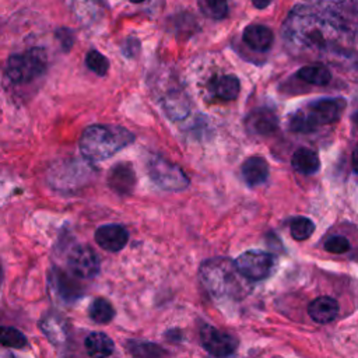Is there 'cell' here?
Masks as SVG:
<instances>
[{
  "mask_svg": "<svg viewBox=\"0 0 358 358\" xmlns=\"http://www.w3.org/2000/svg\"><path fill=\"white\" fill-rule=\"evenodd\" d=\"M351 164H352V169H354V172L358 175V145H357V147L354 148V151H352Z\"/></svg>",
  "mask_w": 358,
  "mask_h": 358,
  "instance_id": "f1b7e54d",
  "label": "cell"
},
{
  "mask_svg": "<svg viewBox=\"0 0 358 358\" xmlns=\"http://www.w3.org/2000/svg\"><path fill=\"white\" fill-rule=\"evenodd\" d=\"M241 172L249 186H259L268 178V164L263 157L253 155L242 164Z\"/></svg>",
  "mask_w": 358,
  "mask_h": 358,
  "instance_id": "8fae6325",
  "label": "cell"
},
{
  "mask_svg": "<svg viewBox=\"0 0 358 358\" xmlns=\"http://www.w3.org/2000/svg\"><path fill=\"white\" fill-rule=\"evenodd\" d=\"M57 41L60 42V46L64 52L70 50L73 43H74V32L70 29V28H66V27H62L59 29H56L55 32Z\"/></svg>",
  "mask_w": 358,
  "mask_h": 358,
  "instance_id": "4316f807",
  "label": "cell"
},
{
  "mask_svg": "<svg viewBox=\"0 0 358 358\" xmlns=\"http://www.w3.org/2000/svg\"><path fill=\"white\" fill-rule=\"evenodd\" d=\"M242 38H243V42L250 49L257 50V52L267 50L271 46L273 39H274L271 29L267 28L266 25H260V24L248 25L243 29Z\"/></svg>",
  "mask_w": 358,
  "mask_h": 358,
  "instance_id": "7c38bea8",
  "label": "cell"
},
{
  "mask_svg": "<svg viewBox=\"0 0 358 358\" xmlns=\"http://www.w3.org/2000/svg\"><path fill=\"white\" fill-rule=\"evenodd\" d=\"M246 126L249 127L250 133L260 134V136L270 134L277 127V116L270 109H264V108L256 109L250 112L246 120Z\"/></svg>",
  "mask_w": 358,
  "mask_h": 358,
  "instance_id": "5bb4252c",
  "label": "cell"
},
{
  "mask_svg": "<svg viewBox=\"0 0 358 358\" xmlns=\"http://www.w3.org/2000/svg\"><path fill=\"white\" fill-rule=\"evenodd\" d=\"M69 267L80 278H92L99 273V260L90 246H76L69 255Z\"/></svg>",
  "mask_w": 358,
  "mask_h": 358,
  "instance_id": "ba28073f",
  "label": "cell"
},
{
  "mask_svg": "<svg viewBox=\"0 0 358 358\" xmlns=\"http://www.w3.org/2000/svg\"><path fill=\"white\" fill-rule=\"evenodd\" d=\"M355 120H357V122H358V113H357V116H355Z\"/></svg>",
  "mask_w": 358,
  "mask_h": 358,
  "instance_id": "d6a6232c",
  "label": "cell"
},
{
  "mask_svg": "<svg viewBox=\"0 0 358 358\" xmlns=\"http://www.w3.org/2000/svg\"><path fill=\"white\" fill-rule=\"evenodd\" d=\"M200 277L207 291L215 299H242L249 292L248 278L241 274L235 262L215 257L200 268Z\"/></svg>",
  "mask_w": 358,
  "mask_h": 358,
  "instance_id": "6da1fadb",
  "label": "cell"
},
{
  "mask_svg": "<svg viewBox=\"0 0 358 358\" xmlns=\"http://www.w3.org/2000/svg\"><path fill=\"white\" fill-rule=\"evenodd\" d=\"M0 344L10 347V348L21 350V348L27 347L28 341L20 330H17L14 327H8V326H0Z\"/></svg>",
  "mask_w": 358,
  "mask_h": 358,
  "instance_id": "7402d4cb",
  "label": "cell"
},
{
  "mask_svg": "<svg viewBox=\"0 0 358 358\" xmlns=\"http://www.w3.org/2000/svg\"><path fill=\"white\" fill-rule=\"evenodd\" d=\"M200 341L204 350L214 357H228L238 347V340L234 336L224 333L211 324H204L201 327Z\"/></svg>",
  "mask_w": 358,
  "mask_h": 358,
  "instance_id": "52a82bcc",
  "label": "cell"
},
{
  "mask_svg": "<svg viewBox=\"0 0 358 358\" xmlns=\"http://www.w3.org/2000/svg\"><path fill=\"white\" fill-rule=\"evenodd\" d=\"M256 8H266L273 0H250Z\"/></svg>",
  "mask_w": 358,
  "mask_h": 358,
  "instance_id": "f546056e",
  "label": "cell"
},
{
  "mask_svg": "<svg viewBox=\"0 0 358 358\" xmlns=\"http://www.w3.org/2000/svg\"><path fill=\"white\" fill-rule=\"evenodd\" d=\"M134 140L133 133L120 126L92 124L87 127L80 138V151L90 161H102Z\"/></svg>",
  "mask_w": 358,
  "mask_h": 358,
  "instance_id": "7a4b0ae2",
  "label": "cell"
},
{
  "mask_svg": "<svg viewBox=\"0 0 358 358\" xmlns=\"http://www.w3.org/2000/svg\"><path fill=\"white\" fill-rule=\"evenodd\" d=\"M211 90L220 99L232 101L239 95L241 84L235 76L227 74L214 78V81L211 83Z\"/></svg>",
  "mask_w": 358,
  "mask_h": 358,
  "instance_id": "e0dca14e",
  "label": "cell"
},
{
  "mask_svg": "<svg viewBox=\"0 0 358 358\" xmlns=\"http://www.w3.org/2000/svg\"><path fill=\"white\" fill-rule=\"evenodd\" d=\"M324 249L330 253H336V255H340V253H344L350 249V242L347 238L341 236V235H336V236H331L329 238L326 242H324Z\"/></svg>",
  "mask_w": 358,
  "mask_h": 358,
  "instance_id": "484cf974",
  "label": "cell"
},
{
  "mask_svg": "<svg viewBox=\"0 0 358 358\" xmlns=\"http://www.w3.org/2000/svg\"><path fill=\"white\" fill-rule=\"evenodd\" d=\"M52 282L56 294L64 301H74L81 295L80 285L59 268L53 270Z\"/></svg>",
  "mask_w": 358,
  "mask_h": 358,
  "instance_id": "2e32d148",
  "label": "cell"
},
{
  "mask_svg": "<svg viewBox=\"0 0 358 358\" xmlns=\"http://www.w3.org/2000/svg\"><path fill=\"white\" fill-rule=\"evenodd\" d=\"M148 173L152 182L164 190H183L189 185V179L185 172L164 158H152L148 165Z\"/></svg>",
  "mask_w": 358,
  "mask_h": 358,
  "instance_id": "5b68a950",
  "label": "cell"
},
{
  "mask_svg": "<svg viewBox=\"0 0 358 358\" xmlns=\"http://www.w3.org/2000/svg\"><path fill=\"white\" fill-rule=\"evenodd\" d=\"M90 317L101 324L109 323L115 316V309L110 302L105 298H95L88 308Z\"/></svg>",
  "mask_w": 358,
  "mask_h": 358,
  "instance_id": "ffe728a7",
  "label": "cell"
},
{
  "mask_svg": "<svg viewBox=\"0 0 358 358\" xmlns=\"http://www.w3.org/2000/svg\"><path fill=\"white\" fill-rule=\"evenodd\" d=\"M289 231H291V235L294 239L305 241L313 234L315 224L312 222V220H309L306 217H296L291 221Z\"/></svg>",
  "mask_w": 358,
  "mask_h": 358,
  "instance_id": "cb8c5ba5",
  "label": "cell"
},
{
  "mask_svg": "<svg viewBox=\"0 0 358 358\" xmlns=\"http://www.w3.org/2000/svg\"><path fill=\"white\" fill-rule=\"evenodd\" d=\"M129 241V232L119 224H106L95 231V242L108 252L122 250Z\"/></svg>",
  "mask_w": 358,
  "mask_h": 358,
  "instance_id": "9c48e42d",
  "label": "cell"
},
{
  "mask_svg": "<svg viewBox=\"0 0 358 358\" xmlns=\"http://www.w3.org/2000/svg\"><path fill=\"white\" fill-rule=\"evenodd\" d=\"M292 168L303 175H312L319 171L320 159L317 154L310 148H298L291 158Z\"/></svg>",
  "mask_w": 358,
  "mask_h": 358,
  "instance_id": "9a60e30c",
  "label": "cell"
},
{
  "mask_svg": "<svg viewBox=\"0 0 358 358\" xmlns=\"http://www.w3.org/2000/svg\"><path fill=\"white\" fill-rule=\"evenodd\" d=\"M308 313L316 323H329L338 313V303L334 298L319 296L308 305Z\"/></svg>",
  "mask_w": 358,
  "mask_h": 358,
  "instance_id": "4fadbf2b",
  "label": "cell"
},
{
  "mask_svg": "<svg viewBox=\"0 0 358 358\" xmlns=\"http://www.w3.org/2000/svg\"><path fill=\"white\" fill-rule=\"evenodd\" d=\"M345 109L343 98H322L298 109L289 120V129L296 133H310L320 126L334 123Z\"/></svg>",
  "mask_w": 358,
  "mask_h": 358,
  "instance_id": "3957f363",
  "label": "cell"
},
{
  "mask_svg": "<svg viewBox=\"0 0 358 358\" xmlns=\"http://www.w3.org/2000/svg\"><path fill=\"white\" fill-rule=\"evenodd\" d=\"M235 264L249 281H260L271 274L274 257L263 250H248L236 257Z\"/></svg>",
  "mask_w": 358,
  "mask_h": 358,
  "instance_id": "8992f818",
  "label": "cell"
},
{
  "mask_svg": "<svg viewBox=\"0 0 358 358\" xmlns=\"http://www.w3.org/2000/svg\"><path fill=\"white\" fill-rule=\"evenodd\" d=\"M138 48H140L138 41H137L136 38H129V39L126 41V43L123 45V53H124L127 57H133V56L137 53Z\"/></svg>",
  "mask_w": 358,
  "mask_h": 358,
  "instance_id": "83f0119b",
  "label": "cell"
},
{
  "mask_svg": "<svg viewBox=\"0 0 358 358\" xmlns=\"http://www.w3.org/2000/svg\"><path fill=\"white\" fill-rule=\"evenodd\" d=\"M127 350L130 351V354L136 357H161L166 354L157 344L147 343V341H134V340L127 343Z\"/></svg>",
  "mask_w": 358,
  "mask_h": 358,
  "instance_id": "603a6c76",
  "label": "cell"
},
{
  "mask_svg": "<svg viewBox=\"0 0 358 358\" xmlns=\"http://www.w3.org/2000/svg\"><path fill=\"white\" fill-rule=\"evenodd\" d=\"M298 77L313 85H326L331 80V73L323 64H309L298 70Z\"/></svg>",
  "mask_w": 358,
  "mask_h": 358,
  "instance_id": "d6986e66",
  "label": "cell"
},
{
  "mask_svg": "<svg viewBox=\"0 0 358 358\" xmlns=\"http://www.w3.org/2000/svg\"><path fill=\"white\" fill-rule=\"evenodd\" d=\"M109 187L119 194H129L134 189L136 175L130 164L120 162L116 164L108 175Z\"/></svg>",
  "mask_w": 358,
  "mask_h": 358,
  "instance_id": "30bf717a",
  "label": "cell"
},
{
  "mask_svg": "<svg viewBox=\"0 0 358 358\" xmlns=\"http://www.w3.org/2000/svg\"><path fill=\"white\" fill-rule=\"evenodd\" d=\"M85 348L91 357H109L115 350V344L105 333L92 331L85 338Z\"/></svg>",
  "mask_w": 358,
  "mask_h": 358,
  "instance_id": "ac0fdd59",
  "label": "cell"
},
{
  "mask_svg": "<svg viewBox=\"0 0 358 358\" xmlns=\"http://www.w3.org/2000/svg\"><path fill=\"white\" fill-rule=\"evenodd\" d=\"M1 281H3V268L0 266V287H1Z\"/></svg>",
  "mask_w": 358,
  "mask_h": 358,
  "instance_id": "4dcf8cb0",
  "label": "cell"
},
{
  "mask_svg": "<svg viewBox=\"0 0 358 358\" xmlns=\"http://www.w3.org/2000/svg\"><path fill=\"white\" fill-rule=\"evenodd\" d=\"M48 66V56L42 48H31L24 53L11 55L7 60L6 76L10 81L21 84L42 76Z\"/></svg>",
  "mask_w": 358,
  "mask_h": 358,
  "instance_id": "277c9868",
  "label": "cell"
},
{
  "mask_svg": "<svg viewBox=\"0 0 358 358\" xmlns=\"http://www.w3.org/2000/svg\"><path fill=\"white\" fill-rule=\"evenodd\" d=\"M200 11L211 20H222L228 14L227 0H197Z\"/></svg>",
  "mask_w": 358,
  "mask_h": 358,
  "instance_id": "44dd1931",
  "label": "cell"
},
{
  "mask_svg": "<svg viewBox=\"0 0 358 358\" xmlns=\"http://www.w3.org/2000/svg\"><path fill=\"white\" fill-rule=\"evenodd\" d=\"M129 1H131V3H134V4H138V3H144L145 0H129Z\"/></svg>",
  "mask_w": 358,
  "mask_h": 358,
  "instance_id": "1f68e13d",
  "label": "cell"
},
{
  "mask_svg": "<svg viewBox=\"0 0 358 358\" xmlns=\"http://www.w3.org/2000/svg\"><path fill=\"white\" fill-rule=\"evenodd\" d=\"M87 67L98 76H105L109 70V60L98 50H90L85 56Z\"/></svg>",
  "mask_w": 358,
  "mask_h": 358,
  "instance_id": "d4e9b609",
  "label": "cell"
}]
</instances>
